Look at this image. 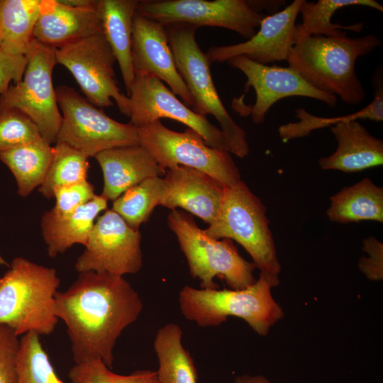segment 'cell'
Wrapping results in <instances>:
<instances>
[{"label": "cell", "instance_id": "obj_16", "mask_svg": "<svg viewBox=\"0 0 383 383\" xmlns=\"http://www.w3.org/2000/svg\"><path fill=\"white\" fill-rule=\"evenodd\" d=\"M304 1L294 0L279 12L267 15L262 20L259 30L245 42L211 47L206 53L209 62H227L240 55L262 65L287 61L296 43V20Z\"/></svg>", "mask_w": 383, "mask_h": 383}, {"label": "cell", "instance_id": "obj_41", "mask_svg": "<svg viewBox=\"0 0 383 383\" xmlns=\"http://www.w3.org/2000/svg\"><path fill=\"white\" fill-rule=\"evenodd\" d=\"M0 266H6L9 267V264L6 261V260L0 255Z\"/></svg>", "mask_w": 383, "mask_h": 383}, {"label": "cell", "instance_id": "obj_11", "mask_svg": "<svg viewBox=\"0 0 383 383\" xmlns=\"http://www.w3.org/2000/svg\"><path fill=\"white\" fill-rule=\"evenodd\" d=\"M56 60L73 75L89 102L102 108L113 106V99L121 113L130 118L129 97L117 85L116 60L103 33L57 48Z\"/></svg>", "mask_w": 383, "mask_h": 383}, {"label": "cell", "instance_id": "obj_21", "mask_svg": "<svg viewBox=\"0 0 383 383\" xmlns=\"http://www.w3.org/2000/svg\"><path fill=\"white\" fill-rule=\"evenodd\" d=\"M331 131L338 147L332 155L318 160L322 170L350 173L382 165V140L373 136L358 120L337 123Z\"/></svg>", "mask_w": 383, "mask_h": 383}, {"label": "cell", "instance_id": "obj_30", "mask_svg": "<svg viewBox=\"0 0 383 383\" xmlns=\"http://www.w3.org/2000/svg\"><path fill=\"white\" fill-rule=\"evenodd\" d=\"M165 182L161 177H150L131 187L113 201L112 210L133 229L148 221L156 206L160 205Z\"/></svg>", "mask_w": 383, "mask_h": 383}, {"label": "cell", "instance_id": "obj_38", "mask_svg": "<svg viewBox=\"0 0 383 383\" xmlns=\"http://www.w3.org/2000/svg\"><path fill=\"white\" fill-rule=\"evenodd\" d=\"M27 58L23 55H15L0 50V95L9 88L10 83L19 82L23 76Z\"/></svg>", "mask_w": 383, "mask_h": 383}, {"label": "cell", "instance_id": "obj_14", "mask_svg": "<svg viewBox=\"0 0 383 383\" xmlns=\"http://www.w3.org/2000/svg\"><path fill=\"white\" fill-rule=\"evenodd\" d=\"M128 97L130 123L136 128L143 127L162 118H170L196 131L209 146L229 152L226 138L221 130L205 116L186 106L155 76L135 73Z\"/></svg>", "mask_w": 383, "mask_h": 383}, {"label": "cell", "instance_id": "obj_36", "mask_svg": "<svg viewBox=\"0 0 383 383\" xmlns=\"http://www.w3.org/2000/svg\"><path fill=\"white\" fill-rule=\"evenodd\" d=\"M20 338L10 327L0 324V383H17Z\"/></svg>", "mask_w": 383, "mask_h": 383}, {"label": "cell", "instance_id": "obj_23", "mask_svg": "<svg viewBox=\"0 0 383 383\" xmlns=\"http://www.w3.org/2000/svg\"><path fill=\"white\" fill-rule=\"evenodd\" d=\"M138 2V0H98L103 34L118 63L128 95L135 79L132 30Z\"/></svg>", "mask_w": 383, "mask_h": 383}, {"label": "cell", "instance_id": "obj_13", "mask_svg": "<svg viewBox=\"0 0 383 383\" xmlns=\"http://www.w3.org/2000/svg\"><path fill=\"white\" fill-rule=\"evenodd\" d=\"M143 265L141 233L112 209L96 219L85 250L74 265L79 272L92 271L123 277Z\"/></svg>", "mask_w": 383, "mask_h": 383}, {"label": "cell", "instance_id": "obj_15", "mask_svg": "<svg viewBox=\"0 0 383 383\" xmlns=\"http://www.w3.org/2000/svg\"><path fill=\"white\" fill-rule=\"evenodd\" d=\"M229 65L241 71L246 77L245 91L252 87L256 100L250 114L255 124L264 123L269 109L277 101L289 96L314 99L335 108L337 97L311 86L290 67L262 65L245 56L234 57L227 61Z\"/></svg>", "mask_w": 383, "mask_h": 383}, {"label": "cell", "instance_id": "obj_37", "mask_svg": "<svg viewBox=\"0 0 383 383\" xmlns=\"http://www.w3.org/2000/svg\"><path fill=\"white\" fill-rule=\"evenodd\" d=\"M362 250L368 257H362L359 261L360 271L371 280H380L383 276V244L373 236L362 241Z\"/></svg>", "mask_w": 383, "mask_h": 383}, {"label": "cell", "instance_id": "obj_9", "mask_svg": "<svg viewBox=\"0 0 383 383\" xmlns=\"http://www.w3.org/2000/svg\"><path fill=\"white\" fill-rule=\"evenodd\" d=\"M140 145L165 170L182 165L198 170L225 187L241 179L240 171L227 151L209 146L203 137L187 127L183 132L170 130L157 120L138 128Z\"/></svg>", "mask_w": 383, "mask_h": 383}, {"label": "cell", "instance_id": "obj_1", "mask_svg": "<svg viewBox=\"0 0 383 383\" xmlns=\"http://www.w3.org/2000/svg\"><path fill=\"white\" fill-rule=\"evenodd\" d=\"M143 308L139 294L123 277L92 271L79 273L55 296V313L67 327L75 363L99 359L110 369L118 337Z\"/></svg>", "mask_w": 383, "mask_h": 383}, {"label": "cell", "instance_id": "obj_5", "mask_svg": "<svg viewBox=\"0 0 383 383\" xmlns=\"http://www.w3.org/2000/svg\"><path fill=\"white\" fill-rule=\"evenodd\" d=\"M262 277L243 289H196L184 286L179 294L182 313L200 327L218 326L228 317L245 321L257 333L266 335L284 313Z\"/></svg>", "mask_w": 383, "mask_h": 383}, {"label": "cell", "instance_id": "obj_29", "mask_svg": "<svg viewBox=\"0 0 383 383\" xmlns=\"http://www.w3.org/2000/svg\"><path fill=\"white\" fill-rule=\"evenodd\" d=\"M372 84L374 89L372 101L362 109L338 117H321L311 114L303 108L295 111L297 122H291L280 126L278 128L279 137L283 142L294 138L309 135L311 131L337 123L358 119H369L376 122L383 121V80L382 70L379 67L373 76Z\"/></svg>", "mask_w": 383, "mask_h": 383}, {"label": "cell", "instance_id": "obj_22", "mask_svg": "<svg viewBox=\"0 0 383 383\" xmlns=\"http://www.w3.org/2000/svg\"><path fill=\"white\" fill-rule=\"evenodd\" d=\"M107 202L103 196L96 194L72 213L57 215L49 211L44 213L40 226L48 255L55 257L74 244L85 246L96 218L107 209Z\"/></svg>", "mask_w": 383, "mask_h": 383}, {"label": "cell", "instance_id": "obj_25", "mask_svg": "<svg viewBox=\"0 0 383 383\" xmlns=\"http://www.w3.org/2000/svg\"><path fill=\"white\" fill-rule=\"evenodd\" d=\"M181 327L173 323L160 328L153 347L159 368V383H198L194 360L182 344Z\"/></svg>", "mask_w": 383, "mask_h": 383}, {"label": "cell", "instance_id": "obj_4", "mask_svg": "<svg viewBox=\"0 0 383 383\" xmlns=\"http://www.w3.org/2000/svg\"><path fill=\"white\" fill-rule=\"evenodd\" d=\"M266 207L240 179L225 187L219 212L204 233L215 239L228 238L241 245L272 287L279 284L281 265L266 216Z\"/></svg>", "mask_w": 383, "mask_h": 383}, {"label": "cell", "instance_id": "obj_26", "mask_svg": "<svg viewBox=\"0 0 383 383\" xmlns=\"http://www.w3.org/2000/svg\"><path fill=\"white\" fill-rule=\"evenodd\" d=\"M40 0H0V50L26 56L34 39Z\"/></svg>", "mask_w": 383, "mask_h": 383}, {"label": "cell", "instance_id": "obj_18", "mask_svg": "<svg viewBox=\"0 0 383 383\" xmlns=\"http://www.w3.org/2000/svg\"><path fill=\"white\" fill-rule=\"evenodd\" d=\"M165 189L160 205L181 208L210 225L222 203L225 186L198 170L176 166L166 170Z\"/></svg>", "mask_w": 383, "mask_h": 383}, {"label": "cell", "instance_id": "obj_8", "mask_svg": "<svg viewBox=\"0 0 383 383\" xmlns=\"http://www.w3.org/2000/svg\"><path fill=\"white\" fill-rule=\"evenodd\" d=\"M55 92L62 113L56 143H66L88 157L115 148L140 145L138 128L131 123L111 118L72 87L60 86Z\"/></svg>", "mask_w": 383, "mask_h": 383}, {"label": "cell", "instance_id": "obj_40", "mask_svg": "<svg viewBox=\"0 0 383 383\" xmlns=\"http://www.w3.org/2000/svg\"><path fill=\"white\" fill-rule=\"evenodd\" d=\"M234 383H271L267 379L261 375L250 376L243 374L235 378Z\"/></svg>", "mask_w": 383, "mask_h": 383}, {"label": "cell", "instance_id": "obj_12", "mask_svg": "<svg viewBox=\"0 0 383 383\" xmlns=\"http://www.w3.org/2000/svg\"><path fill=\"white\" fill-rule=\"evenodd\" d=\"M136 12L164 26L186 23L219 27L248 40L267 16L255 12L247 0H144L139 1Z\"/></svg>", "mask_w": 383, "mask_h": 383}, {"label": "cell", "instance_id": "obj_17", "mask_svg": "<svg viewBox=\"0 0 383 383\" xmlns=\"http://www.w3.org/2000/svg\"><path fill=\"white\" fill-rule=\"evenodd\" d=\"M132 59L135 73L152 74L166 82L193 109L194 99L176 67L165 26L137 12L133 19Z\"/></svg>", "mask_w": 383, "mask_h": 383}, {"label": "cell", "instance_id": "obj_27", "mask_svg": "<svg viewBox=\"0 0 383 383\" xmlns=\"http://www.w3.org/2000/svg\"><path fill=\"white\" fill-rule=\"evenodd\" d=\"M350 6H367L383 11V6L374 0H318L316 2L304 0L299 11L302 23L296 26V42L310 35L341 37L347 35V30L360 33L364 27L362 23L343 26L331 22L336 11Z\"/></svg>", "mask_w": 383, "mask_h": 383}, {"label": "cell", "instance_id": "obj_31", "mask_svg": "<svg viewBox=\"0 0 383 383\" xmlns=\"http://www.w3.org/2000/svg\"><path fill=\"white\" fill-rule=\"evenodd\" d=\"M89 157L63 143L52 147V157L45 178L39 187V192L45 198L53 197L54 189L87 179L89 167Z\"/></svg>", "mask_w": 383, "mask_h": 383}, {"label": "cell", "instance_id": "obj_10", "mask_svg": "<svg viewBox=\"0 0 383 383\" xmlns=\"http://www.w3.org/2000/svg\"><path fill=\"white\" fill-rule=\"evenodd\" d=\"M56 50L34 38L26 55L27 64L22 79L0 95V112L12 109L23 112L50 144L56 143L62 121L52 80L57 64Z\"/></svg>", "mask_w": 383, "mask_h": 383}, {"label": "cell", "instance_id": "obj_2", "mask_svg": "<svg viewBox=\"0 0 383 383\" xmlns=\"http://www.w3.org/2000/svg\"><path fill=\"white\" fill-rule=\"evenodd\" d=\"M380 45L374 35L354 38L310 35L296 42L287 61L315 89L356 105L366 92L356 74L355 62Z\"/></svg>", "mask_w": 383, "mask_h": 383}, {"label": "cell", "instance_id": "obj_39", "mask_svg": "<svg viewBox=\"0 0 383 383\" xmlns=\"http://www.w3.org/2000/svg\"><path fill=\"white\" fill-rule=\"evenodd\" d=\"M247 1L255 12L262 13V11H267L270 15L279 12L286 4L284 0H247Z\"/></svg>", "mask_w": 383, "mask_h": 383}, {"label": "cell", "instance_id": "obj_24", "mask_svg": "<svg viewBox=\"0 0 383 383\" xmlns=\"http://www.w3.org/2000/svg\"><path fill=\"white\" fill-rule=\"evenodd\" d=\"M330 201L326 215L332 222H383V188L369 178L343 187L330 197Z\"/></svg>", "mask_w": 383, "mask_h": 383}, {"label": "cell", "instance_id": "obj_19", "mask_svg": "<svg viewBox=\"0 0 383 383\" xmlns=\"http://www.w3.org/2000/svg\"><path fill=\"white\" fill-rule=\"evenodd\" d=\"M103 33L97 4L74 7L61 0H40L33 36L42 44L59 48L79 39Z\"/></svg>", "mask_w": 383, "mask_h": 383}, {"label": "cell", "instance_id": "obj_20", "mask_svg": "<svg viewBox=\"0 0 383 383\" xmlns=\"http://www.w3.org/2000/svg\"><path fill=\"white\" fill-rule=\"evenodd\" d=\"M94 157L104 176L101 195L108 201H114L145 179L161 177L166 173V170L140 145L106 150Z\"/></svg>", "mask_w": 383, "mask_h": 383}, {"label": "cell", "instance_id": "obj_6", "mask_svg": "<svg viewBox=\"0 0 383 383\" xmlns=\"http://www.w3.org/2000/svg\"><path fill=\"white\" fill-rule=\"evenodd\" d=\"M165 28L176 67L194 99L192 110L202 116H213L226 138L229 152L240 158L246 157L250 152L246 132L232 118L221 101L212 79L211 62L196 40L199 28L174 23Z\"/></svg>", "mask_w": 383, "mask_h": 383}, {"label": "cell", "instance_id": "obj_3", "mask_svg": "<svg viewBox=\"0 0 383 383\" xmlns=\"http://www.w3.org/2000/svg\"><path fill=\"white\" fill-rule=\"evenodd\" d=\"M60 284L55 269L13 258L0 277V324L19 337L30 332L50 335L59 321L54 305Z\"/></svg>", "mask_w": 383, "mask_h": 383}, {"label": "cell", "instance_id": "obj_35", "mask_svg": "<svg viewBox=\"0 0 383 383\" xmlns=\"http://www.w3.org/2000/svg\"><path fill=\"white\" fill-rule=\"evenodd\" d=\"M95 195L94 187L87 179L56 187L53 192L55 204L50 211L57 215L72 213L91 200Z\"/></svg>", "mask_w": 383, "mask_h": 383}, {"label": "cell", "instance_id": "obj_34", "mask_svg": "<svg viewBox=\"0 0 383 383\" xmlns=\"http://www.w3.org/2000/svg\"><path fill=\"white\" fill-rule=\"evenodd\" d=\"M41 138L37 126L23 112L14 109L0 112V153Z\"/></svg>", "mask_w": 383, "mask_h": 383}, {"label": "cell", "instance_id": "obj_33", "mask_svg": "<svg viewBox=\"0 0 383 383\" xmlns=\"http://www.w3.org/2000/svg\"><path fill=\"white\" fill-rule=\"evenodd\" d=\"M71 383H159L157 372L136 370L128 375L113 372L99 359L75 363L69 370Z\"/></svg>", "mask_w": 383, "mask_h": 383}, {"label": "cell", "instance_id": "obj_32", "mask_svg": "<svg viewBox=\"0 0 383 383\" xmlns=\"http://www.w3.org/2000/svg\"><path fill=\"white\" fill-rule=\"evenodd\" d=\"M17 383H66L58 377L40 335L34 332L20 338Z\"/></svg>", "mask_w": 383, "mask_h": 383}, {"label": "cell", "instance_id": "obj_7", "mask_svg": "<svg viewBox=\"0 0 383 383\" xmlns=\"http://www.w3.org/2000/svg\"><path fill=\"white\" fill-rule=\"evenodd\" d=\"M167 225L177 238L191 275L200 280L202 289H218L213 281L216 277L232 289H243L256 282L255 265L239 254L232 240L207 235L191 215L178 209L169 213Z\"/></svg>", "mask_w": 383, "mask_h": 383}, {"label": "cell", "instance_id": "obj_28", "mask_svg": "<svg viewBox=\"0 0 383 383\" xmlns=\"http://www.w3.org/2000/svg\"><path fill=\"white\" fill-rule=\"evenodd\" d=\"M52 157V147L43 138L0 153V160L13 175L22 197L42 184Z\"/></svg>", "mask_w": 383, "mask_h": 383}]
</instances>
